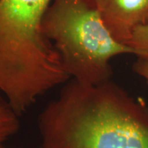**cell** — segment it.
Masks as SVG:
<instances>
[{"mask_svg": "<svg viewBox=\"0 0 148 148\" xmlns=\"http://www.w3.org/2000/svg\"><path fill=\"white\" fill-rule=\"evenodd\" d=\"M51 0H0V91L18 116L71 79L44 34Z\"/></svg>", "mask_w": 148, "mask_h": 148, "instance_id": "7a4b0ae2", "label": "cell"}, {"mask_svg": "<svg viewBox=\"0 0 148 148\" xmlns=\"http://www.w3.org/2000/svg\"><path fill=\"white\" fill-rule=\"evenodd\" d=\"M19 117L0 92V145L18 132Z\"/></svg>", "mask_w": 148, "mask_h": 148, "instance_id": "5b68a950", "label": "cell"}, {"mask_svg": "<svg viewBox=\"0 0 148 148\" xmlns=\"http://www.w3.org/2000/svg\"><path fill=\"white\" fill-rule=\"evenodd\" d=\"M44 34L58 51L71 78L88 85L110 80V61L134 54L114 39L87 0H53L42 21Z\"/></svg>", "mask_w": 148, "mask_h": 148, "instance_id": "3957f363", "label": "cell"}, {"mask_svg": "<svg viewBox=\"0 0 148 148\" xmlns=\"http://www.w3.org/2000/svg\"><path fill=\"white\" fill-rule=\"evenodd\" d=\"M126 45L134 49L138 58L148 59V25L136 27Z\"/></svg>", "mask_w": 148, "mask_h": 148, "instance_id": "8992f818", "label": "cell"}, {"mask_svg": "<svg viewBox=\"0 0 148 148\" xmlns=\"http://www.w3.org/2000/svg\"><path fill=\"white\" fill-rule=\"evenodd\" d=\"M40 148H148V103L115 82L71 78L38 115Z\"/></svg>", "mask_w": 148, "mask_h": 148, "instance_id": "6da1fadb", "label": "cell"}, {"mask_svg": "<svg viewBox=\"0 0 148 148\" xmlns=\"http://www.w3.org/2000/svg\"><path fill=\"white\" fill-rule=\"evenodd\" d=\"M133 70L136 74L145 79L148 85V59L138 58L133 64Z\"/></svg>", "mask_w": 148, "mask_h": 148, "instance_id": "52a82bcc", "label": "cell"}, {"mask_svg": "<svg viewBox=\"0 0 148 148\" xmlns=\"http://www.w3.org/2000/svg\"><path fill=\"white\" fill-rule=\"evenodd\" d=\"M0 148H7V147H3L2 145H0Z\"/></svg>", "mask_w": 148, "mask_h": 148, "instance_id": "ba28073f", "label": "cell"}, {"mask_svg": "<svg viewBox=\"0 0 148 148\" xmlns=\"http://www.w3.org/2000/svg\"><path fill=\"white\" fill-rule=\"evenodd\" d=\"M112 37L126 45L136 27L148 25V0H87Z\"/></svg>", "mask_w": 148, "mask_h": 148, "instance_id": "277c9868", "label": "cell"}]
</instances>
